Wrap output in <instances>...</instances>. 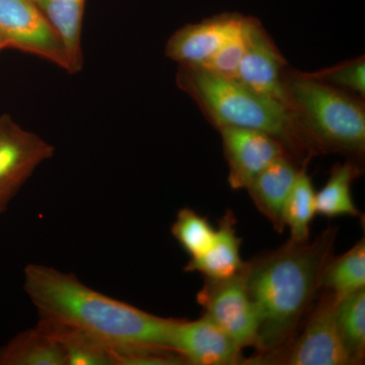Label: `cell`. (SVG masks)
<instances>
[{"instance_id": "16", "label": "cell", "mask_w": 365, "mask_h": 365, "mask_svg": "<svg viewBox=\"0 0 365 365\" xmlns=\"http://www.w3.org/2000/svg\"><path fill=\"white\" fill-rule=\"evenodd\" d=\"M0 365H66V361L58 342L37 325L0 348Z\"/></svg>"}, {"instance_id": "6", "label": "cell", "mask_w": 365, "mask_h": 365, "mask_svg": "<svg viewBox=\"0 0 365 365\" xmlns=\"http://www.w3.org/2000/svg\"><path fill=\"white\" fill-rule=\"evenodd\" d=\"M0 36L6 48L48 60L71 73L66 46L33 0H0Z\"/></svg>"}, {"instance_id": "13", "label": "cell", "mask_w": 365, "mask_h": 365, "mask_svg": "<svg viewBox=\"0 0 365 365\" xmlns=\"http://www.w3.org/2000/svg\"><path fill=\"white\" fill-rule=\"evenodd\" d=\"M300 168L302 165L290 155H283L268 165L246 188L255 206L280 234L285 228V207Z\"/></svg>"}, {"instance_id": "18", "label": "cell", "mask_w": 365, "mask_h": 365, "mask_svg": "<svg viewBox=\"0 0 365 365\" xmlns=\"http://www.w3.org/2000/svg\"><path fill=\"white\" fill-rule=\"evenodd\" d=\"M365 288V241L327 262L319 278V289L333 292L338 299Z\"/></svg>"}, {"instance_id": "1", "label": "cell", "mask_w": 365, "mask_h": 365, "mask_svg": "<svg viewBox=\"0 0 365 365\" xmlns=\"http://www.w3.org/2000/svg\"><path fill=\"white\" fill-rule=\"evenodd\" d=\"M25 290L40 321L98 341L111 350L114 365L136 350H172L170 334L176 319L160 318L96 292L73 274L31 264L25 269Z\"/></svg>"}, {"instance_id": "7", "label": "cell", "mask_w": 365, "mask_h": 365, "mask_svg": "<svg viewBox=\"0 0 365 365\" xmlns=\"http://www.w3.org/2000/svg\"><path fill=\"white\" fill-rule=\"evenodd\" d=\"M197 300L205 311L204 314L220 327L240 348L255 345L258 314L247 287L245 265L232 277L205 279Z\"/></svg>"}, {"instance_id": "2", "label": "cell", "mask_w": 365, "mask_h": 365, "mask_svg": "<svg viewBox=\"0 0 365 365\" xmlns=\"http://www.w3.org/2000/svg\"><path fill=\"white\" fill-rule=\"evenodd\" d=\"M336 237L337 228L329 227L314 242L289 240L245 264L247 287L258 314L254 347L259 354L275 351L294 339L318 294Z\"/></svg>"}, {"instance_id": "5", "label": "cell", "mask_w": 365, "mask_h": 365, "mask_svg": "<svg viewBox=\"0 0 365 365\" xmlns=\"http://www.w3.org/2000/svg\"><path fill=\"white\" fill-rule=\"evenodd\" d=\"M337 302L333 292L325 290L299 337L275 351L244 359L242 364L352 365L338 330Z\"/></svg>"}, {"instance_id": "9", "label": "cell", "mask_w": 365, "mask_h": 365, "mask_svg": "<svg viewBox=\"0 0 365 365\" xmlns=\"http://www.w3.org/2000/svg\"><path fill=\"white\" fill-rule=\"evenodd\" d=\"M288 66L261 21L251 16L248 46L235 79L250 90L287 105L284 73Z\"/></svg>"}, {"instance_id": "23", "label": "cell", "mask_w": 365, "mask_h": 365, "mask_svg": "<svg viewBox=\"0 0 365 365\" xmlns=\"http://www.w3.org/2000/svg\"><path fill=\"white\" fill-rule=\"evenodd\" d=\"M317 81L365 100V58L356 57L322 71L307 72Z\"/></svg>"}, {"instance_id": "11", "label": "cell", "mask_w": 365, "mask_h": 365, "mask_svg": "<svg viewBox=\"0 0 365 365\" xmlns=\"http://www.w3.org/2000/svg\"><path fill=\"white\" fill-rule=\"evenodd\" d=\"M170 345L188 364L235 365L244 361L242 348L206 314L196 321L176 319Z\"/></svg>"}, {"instance_id": "8", "label": "cell", "mask_w": 365, "mask_h": 365, "mask_svg": "<svg viewBox=\"0 0 365 365\" xmlns=\"http://www.w3.org/2000/svg\"><path fill=\"white\" fill-rule=\"evenodd\" d=\"M54 148L9 116H0V215L35 170L50 160Z\"/></svg>"}, {"instance_id": "24", "label": "cell", "mask_w": 365, "mask_h": 365, "mask_svg": "<svg viewBox=\"0 0 365 365\" xmlns=\"http://www.w3.org/2000/svg\"><path fill=\"white\" fill-rule=\"evenodd\" d=\"M251 16H245L239 30L216 52L203 68L225 78H237V71L248 46V26ZM201 67V66H200Z\"/></svg>"}, {"instance_id": "22", "label": "cell", "mask_w": 365, "mask_h": 365, "mask_svg": "<svg viewBox=\"0 0 365 365\" xmlns=\"http://www.w3.org/2000/svg\"><path fill=\"white\" fill-rule=\"evenodd\" d=\"M172 235L191 259L202 256L210 248L215 230L207 218L191 208H182L172 227Z\"/></svg>"}, {"instance_id": "10", "label": "cell", "mask_w": 365, "mask_h": 365, "mask_svg": "<svg viewBox=\"0 0 365 365\" xmlns=\"http://www.w3.org/2000/svg\"><path fill=\"white\" fill-rule=\"evenodd\" d=\"M218 131L232 189H246L268 165L283 155H290L280 141L264 132L235 127H225Z\"/></svg>"}, {"instance_id": "3", "label": "cell", "mask_w": 365, "mask_h": 365, "mask_svg": "<svg viewBox=\"0 0 365 365\" xmlns=\"http://www.w3.org/2000/svg\"><path fill=\"white\" fill-rule=\"evenodd\" d=\"M176 83L217 130L235 127L267 133L280 141L300 165L314 157L287 105L200 66H179Z\"/></svg>"}, {"instance_id": "12", "label": "cell", "mask_w": 365, "mask_h": 365, "mask_svg": "<svg viewBox=\"0 0 365 365\" xmlns=\"http://www.w3.org/2000/svg\"><path fill=\"white\" fill-rule=\"evenodd\" d=\"M244 19L239 13H222L182 26L168 40L165 56L179 66L204 67L239 30Z\"/></svg>"}, {"instance_id": "15", "label": "cell", "mask_w": 365, "mask_h": 365, "mask_svg": "<svg viewBox=\"0 0 365 365\" xmlns=\"http://www.w3.org/2000/svg\"><path fill=\"white\" fill-rule=\"evenodd\" d=\"M39 7L53 28L56 30L66 46L71 63V74H76L83 67L81 47L83 16L86 0H33Z\"/></svg>"}, {"instance_id": "4", "label": "cell", "mask_w": 365, "mask_h": 365, "mask_svg": "<svg viewBox=\"0 0 365 365\" xmlns=\"http://www.w3.org/2000/svg\"><path fill=\"white\" fill-rule=\"evenodd\" d=\"M284 90L288 109L314 157L340 153L360 165L365 153L364 98L289 66Z\"/></svg>"}, {"instance_id": "25", "label": "cell", "mask_w": 365, "mask_h": 365, "mask_svg": "<svg viewBox=\"0 0 365 365\" xmlns=\"http://www.w3.org/2000/svg\"><path fill=\"white\" fill-rule=\"evenodd\" d=\"M4 49H6V45L4 39H2L1 36H0V51Z\"/></svg>"}, {"instance_id": "17", "label": "cell", "mask_w": 365, "mask_h": 365, "mask_svg": "<svg viewBox=\"0 0 365 365\" xmlns=\"http://www.w3.org/2000/svg\"><path fill=\"white\" fill-rule=\"evenodd\" d=\"M359 163L348 160L334 165L328 181L316 193V213L325 217H360L352 196L353 182L360 176Z\"/></svg>"}, {"instance_id": "20", "label": "cell", "mask_w": 365, "mask_h": 365, "mask_svg": "<svg viewBox=\"0 0 365 365\" xmlns=\"http://www.w3.org/2000/svg\"><path fill=\"white\" fill-rule=\"evenodd\" d=\"M336 321L353 365L361 364L365 355V288L338 299Z\"/></svg>"}, {"instance_id": "14", "label": "cell", "mask_w": 365, "mask_h": 365, "mask_svg": "<svg viewBox=\"0 0 365 365\" xmlns=\"http://www.w3.org/2000/svg\"><path fill=\"white\" fill-rule=\"evenodd\" d=\"M234 213L228 210L218 223L210 248L198 258L191 259L185 267L187 272H199L205 279H225L244 267L241 257L242 240L237 235Z\"/></svg>"}, {"instance_id": "19", "label": "cell", "mask_w": 365, "mask_h": 365, "mask_svg": "<svg viewBox=\"0 0 365 365\" xmlns=\"http://www.w3.org/2000/svg\"><path fill=\"white\" fill-rule=\"evenodd\" d=\"M38 325L58 342L66 365H114L111 350L85 334L44 321Z\"/></svg>"}, {"instance_id": "21", "label": "cell", "mask_w": 365, "mask_h": 365, "mask_svg": "<svg viewBox=\"0 0 365 365\" xmlns=\"http://www.w3.org/2000/svg\"><path fill=\"white\" fill-rule=\"evenodd\" d=\"M316 215V192L306 163L300 168L285 207V227L289 228L292 241H309V225Z\"/></svg>"}]
</instances>
